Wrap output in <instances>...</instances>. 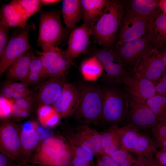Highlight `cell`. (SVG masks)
Returning a JSON list of instances; mask_svg holds the SVG:
<instances>
[{
  "label": "cell",
  "instance_id": "obj_1",
  "mask_svg": "<svg viewBox=\"0 0 166 166\" xmlns=\"http://www.w3.org/2000/svg\"><path fill=\"white\" fill-rule=\"evenodd\" d=\"M124 14L121 1H109L91 29L92 36L100 45L113 50Z\"/></svg>",
  "mask_w": 166,
  "mask_h": 166
},
{
  "label": "cell",
  "instance_id": "obj_2",
  "mask_svg": "<svg viewBox=\"0 0 166 166\" xmlns=\"http://www.w3.org/2000/svg\"><path fill=\"white\" fill-rule=\"evenodd\" d=\"M80 94L78 106L74 113L81 125L89 126L99 123L102 105V91L97 83L82 84L78 88Z\"/></svg>",
  "mask_w": 166,
  "mask_h": 166
},
{
  "label": "cell",
  "instance_id": "obj_3",
  "mask_svg": "<svg viewBox=\"0 0 166 166\" xmlns=\"http://www.w3.org/2000/svg\"><path fill=\"white\" fill-rule=\"evenodd\" d=\"M102 109L100 122L106 128L119 126L122 124L127 112L125 92L124 89L112 88L102 92Z\"/></svg>",
  "mask_w": 166,
  "mask_h": 166
},
{
  "label": "cell",
  "instance_id": "obj_4",
  "mask_svg": "<svg viewBox=\"0 0 166 166\" xmlns=\"http://www.w3.org/2000/svg\"><path fill=\"white\" fill-rule=\"evenodd\" d=\"M155 49L147 33L139 38L115 45L113 50L126 70L132 73L141 60Z\"/></svg>",
  "mask_w": 166,
  "mask_h": 166
},
{
  "label": "cell",
  "instance_id": "obj_5",
  "mask_svg": "<svg viewBox=\"0 0 166 166\" xmlns=\"http://www.w3.org/2000/svg\"><path fill=\"white\" fill-rule=\"evenodd\" d=\"M121 148L138 156L146 158L154 157L157 151V146L152 138L145 132L125 125L119 127Z\"/></svg>",
  "mask_w": 166,
  "mask_h": 166
},
{
  "label": "cell",
  "instance_id": "obj_6",
  "mask_svg": "<svg viewBox=\"0 0 166 166\" xmlns=\"http://www.w3.org/2000/svg\"><path fill=\"white\" fill-rule=\"evenodd\" d=\"M125 93L127 112L122 126L128 125L143 131H150L158 122L156 117L146 102Z\"/></svg>",
  "mask_w": 166,
  "mask_h": 166
},
{
  "label": "cell",
  "instance_id": "obj_7",
  "mask_svg": "<svg viewBox=\"0 0 166 166\" xmlns=\"http://www.w3.org/2000/svg\"><path fill=\"white\" fill-rule=\"evenodd\" d=\"M157 13L151 16L124 13L115 45L139 38L146 34L152 21Z\"/></svg>",
  "mask_w": 166,
  "mask_h": 166
},
{
  "label": "cell",
  "instance_id": "obj_8",
  "mask_svg": "<svg viewBox=\"0 0 166 166\" xmlns=\"http://www.w3.org/2000/svg\"><path fill=\"white\" fill-rule=\"evenodd\" d=\"M61 13L59 10H56L40 13L38 45L46 43L58 47L64 33L60 19Z\"/></svg>",
  "mask_w": 166,
  "mask_h": 166
},
{
  "label": "cell",
  "instance_id": "obj_9",
  "mask_svg": "<svg viewBox=\"0 0 166 166\" xmlns=\"http://www.w3.org/2000/svg\"><path fill=\"white\" fill-rule=\"evenodd\" d=\"M0 151L15 163L25 164L23 158L20 138V128L15 124L7 122L0 128Z\"/></svg>",
  "mask_w": 166,
  "mask_h": 166
},
{
  "label": "cell",
  "instance_id": "obj_10",
  "mask_svg": "<svg viewBox=\"0 0 166 166\" xmlns=\"http://www.w3.org/2000/svg\"><path fill=\"white\" fill-rule=\"evenodd\" d=\"M29 25L12 36L1 56L0 61L1 75L12 64L30 49L29 33Z\"/></svg>",
  "mask_w": 166,
  "mask_h": 166
},
{
  "label": "cell",
  "instance_id": "obj_11",
  "mask_svg": "<svg viewBox=\"0 0 166 166\" xmlns=\"http://www.w3.org/2000/svg\"><path fill=\"white\" fill-rule=\"evenodd\" d=\"M95 55L103 68L102 81L124 83L127 77L131 73L126 70L113 50L103 47Z\"/></svg>",
  "mask_w": 166,
  "mask_h": 166
},
{
  "label": "cell",
  "instance_id": "obj_12",
  "mask_svg": "<svg viewBox=\"0 0 166 166\" xmlns=\"http://www.w3.org/2000/svg\"><path fill=\"white\" fill-rule=\"evenodd\" d=\"M64 133L67 140L88 148L94 155L99 156L105 154L102 147L101 132L89 126L76 125L74 128H69L65 130Z\"/></svg>",
  "mask_w": 166,
  "mask_h": 166
},
{
  "label": "cell",
  "instance_id": "obj_13",
  "mask_svg": "<svg viewBox=\"0 0 166 166\" xmlns=\"http://www.w3.org/2000/svg\"><path fill=\"white\" fill-rule=\"evenodd\" d=\"M69 148L68 143L62 137H49L37 148L29 162L40 166H50L57 155Z\"/></svg>",
  "mask_w": 166,
  "mask_h": 166
},
{
  "label": "cell",
  "instance_id": "obj_14",
  "mask_svg": "<svg viewBox=\"0 0 166 166\" xmlns=\"http://www.w3.org/2000/svg\"><path fill=\"white\" fill-rule=\"evenodd\" d=\"M166 69L157 50L155 49L141 60L134 72L155 85Z\"/></svg>",
  "mask_w": 166,
  "mask_h": 166
},
{
  "label": "cell",
  "instance_id": "obj_15",
  "mask_svg": "<svg viewBox=\"0 0 166 166\" xmlns=\"http://www.w3.org/2000/svg\"><path fill=\"white\" fill-rule=\"evenodd\" d=\"M79 101L78 88L73 84L66 83L53 107L60 117L65 118L74 113Z\"/></svg>",
  "mask_w": 166,
  "mask_h": 166
},
{
  "label": "cell",
  "instance_id": "obj_16",
  "mask_svg": "<svg viewBox=\"0 0 166 166\" xmlns=\"http://www.w3.org/2000/svg\"><path fill=\"white\" fill-rule=\"evenodd\" d=\"M124 84L126 93L142 101L146 102L156 94L155 85L134 72L128 75Z\"/></svg>",
  "mask_w": 166,
  "mask_h": 166
},
{
  "label": "cell",
  "instance_id": "obj_17",
  "mask_svg": "<svg viewBox=\"0 0 166 166\" xmlns=\"http://www.w3.org/2000/svg\"><path fill=\"white\" fill-rule=\"evenodd\" d=\"M92 35L91 30L83 24L73 29L71 33L65 51L73 61L80 54L85 53Z\"/></svg>",
  "mask_w": 166,
  "mask_h": 166
},
{
  "label": "cell",
  "instance_id": "obj_18",
  "mask_svg": "<svg viewBox=\"0 0 166 166\" xmlns=\"http://www.w3.org/2000/svg\"><path fill=\"white\" fill-rule=\"evenodd\" d=\"M36 124L26 123L20 128V138L23 158L25 163L29 161L38 146L40 136Z\"/></svg>",
  "mask_w": 166,
  "mask_h": 166
},
{
  "label": "cell",
  "instance_id": "obj_19",
  "mask_svg": "<svg viewBox=\"0 0 166 166\" xmlns=\"http://www.w3.org/2000/svg\"><path fill=\"white\" fill-rule=\"evenodd\" d=\"M66 83L64 76L51 77L41 86L38 100L41 106L53 104L60 95Z\"/></svg>",
  "mask_w": 166,
  "mask_h": 166
},
{
  "label": "cell",
  "instance_id": "obj_20",
  "mask_svg": "<svg viewBox=\"0 0 166 166\" xmlns=\"http://www.w3.org/2000/svg\"><path fill=\"white\" fill-rule=\"evenodd\" d=\"M147 34L155 49L157 50L166 45V15L161 10L154 15Z\"/></svg>",
  "mask_w": 166,
  "mask_h": 166
},
{
  "label": "cell",
  "instance_id": "obj_21",
  "mask_svg": "<svg viewBox=\"0 0 166 166\" xmlns=\"http://www.w3.org/2000/svg\"><path fill=\"white\" fill-rule=\"evenodd\" d=\"M159 0H125L121 1L124 13L151 16L160 10Z\"/></svg>",
  "mask_w": 166,
  "mask_h": 166
},
{
  "label": "cell",
  "instance_id": "obj_22",
  "mask_svg": "<svg viewBox=\"0 0 166 166\" xmlns=\"http://www.w3.org/2000/svg\"><path fill=\"white\" fill-rule=\"evenodd\" d=\"M109 1L81 0L83 13V24L91 30L95 23L102 14Z\"/></svg>",
  "mask_w": 166,
  "mask_h": 166
},
{
  "label": "cell",
  "instance_id": "obj_23",
  "mask_svg": "<svg viewBox=\"0 0 166 166\" xmlns=\"http://www.w3.org/2000/svg\"><path fill=\"white\" fill-rule=\"evenodd\" d=\"M61 12L65 25L68 28L73 30L83 17L81 0H63Z\"/></svg>",
  "mask_w": 166,
  "mask_h": 166
},
{
  "label": "cell",
  "instance_id": "obj_24",
  "mask_svg": "<svg viewBox=\"0 0 166 166\" xmlns=\"http://www.w3.org/2000/svg\"><path fill=\"white\" fill-rule=\"evenodd\" d=\"M27 21L11 2L2 6L0 12V24L8 28L18 27L23 29L26 26Z\"/></svg>",
  "mask_w": 166,
  "mask_h": 166
},
{
  "label": "cell",
  "instance_id": "obj_25",
  "mask_svg": "<svg viewBox=\"0 0 166 166\" xmlns=\"http://www.w3.org/2000/svg\"><path fill=\"white\" fill-rule=\"evenodd\" d=\"M34 56V52L30 50L25 53L10 66L9 77L13 79L23 81L29 71L30 64Z\"/></svg>",
  "mask_w": 166,
  "mask_h": 166
},
{
  "label": "cell",
  "instance_id": "obj_26",
  "mask_svg": "<svg viewBox=\"0 0 166 166\" xmlns=\"http://www.w3.org/2000/svg\"><path fill=\"white\" fill-rule=\"evenodd\" d=\"M119 127L118 126H114L106 128L101 132L103 152L110 156L121 148V137Z\"/></svg>",
  "mask_w": 166,
  "mask_h": 166
},
{
  "label": "cell",
  "instance_id": "obj_27",
  "mask_svg": "<svg viewBox=\"0 0 166 166\" xmlns=\"http://www.w3.org/2000/svg\"><path fill=\"white\" fill-rule=\"evenodd\" d=\"M80 70L83 78L91 81L97 80L102 74L103 68L95 55L83 61L81 65Z\"/></svg>",
  "mask_w": 166,
  "mask_h": 166
},
{
  "label": "cell",
  "instance_id": "obj_28",
  "mask_svg": "<svg viewBox=\"0 0 166 166\" xmlns=\"http://www.w3.org/2000/svg\"><path fill=\"white\" fill-rule=\"evenodd\" d=\"M73 61L65 50H62L47 69L46 73L51 77L64 76L72 64Z\"/></svg>",
  "mask_w": 166,
  "mask_h": 166
},
{
  "label": "cell",
  "instance_id": "obj_29",
  "mask_svg": "<svg viewBox=\"0 0 166 166\" xmlns=\"http://www.w3.org/2000/svg\"><path fill=\"white\" fill-rule=\"evenodd\" d=\"M11 2L27 20L43 6L40 0H14Z\"/></svg>",
  "mask_w": 166,
  "mask_h": 166
},
{
  "label": "cell",
  "instance_id": "obj_30",
  "mask_svg": "<svg viewBox=\"0 0 166 166\" xmlns=\"http://www.w3.org/2000/svg\"><path fill=\"white\" fill-rule=\"evenodd\" d=\"M146 103L158 121L166 118V96L158 93L148 99Z\"/></svg>",
  "mask_w": 166,
  "mask_h": 166
},
{
  "label": "cell",
  "instance_id": "obj_31",
  "mask_svg": "<svg viewBox=\"0 0 166 166\" xmlns=\"http://www.w3.org/2000/svg\"><path fill=\"white\" fill-rule=\"evenodd\" d=\"M42 52L36 51L41 56L43 67L46 73V70L53 61L58 56L62 50L48 43H44L39 45Z\"/></svg>",
  "mask_w": 166,
  "mask_h": 166
},
{
  "label": "cell",
  "instance_id": "obj_32",
  "mask_svg": "<svg viewBox=\"0 0 166 166\" xmlns=\"http://www.w3.org/2000/svg\"><path fill=\"white\" fill-rule=\"evenodd\" d=\"M38 116L41 124L47 127L55 125L58 122L60 117L53 107L49 105L41 106L38 110Z\"/></svg>",
  "mask_w": 166,
  "mask_h": 166
},
{
  "label": "cell",
  "instance_id": "obj_33",
  "mask_svg": "<svg viewBox=\"0 0 166 166\" xmlns=\"http://www.w3.org/2000/svg\"><path fill=\"white\" fill-rule=\"evenodd\" d=\"M68 141L73 156L89 163L92 162L94 155L89 148L72 141Z\"/></svg>",
  "mask_w": 166,
  "mask_h": 166
},
{
  "label": "cell",
  "instance_id": "obj_34",
  "mask_svg": "<svg viewBox=\"0 0 166 166\" xmlns=\"http://www.w3.org/2000/svg\"><path fill=\"white\" fill-rule=\"evenodd\" d=\"M150 131L157 147L159 144L166 139V118L158 121Z\"/></svg>",
  "mask_w": 166,
  "mask_h": 166
},
{
  "label": "cell",
  "instance_id": "obj_35",
  "mask_svg": "<svg viewBox=\"0 0 166 166\" xmlns=\"http://www.w3.org/2000/svg\"><path fill=\"white\" fill-rule=\"evenodd\" d=\"M73 155L70 147L54 159L50 166H73Z\"/></svg>",
  "mask_w": 166,
  "mask_h": 166
},
{
  "label": "cell",
  "instance_id": "obj_36",
  "mask_svg": "<svg viewBox=\"0 0 166 166\" xmlns=\"http://www.w3.org/2000/svg\"><path fill=\"white\" fill-rule=\"evenodd\" d=\"M12 103L11 114L16 121H19L27 118L31 112L24 109L15 103L13 99L10 100Z\"/></svg>",
  "mask_w": 166,
  "mask_h": 166
},
{
  "label": "cell",
  "instance_id": "obj_37",
  "mask_svg": "<svg viewBox=\"0 0 166 166\" xmlns=\"http://www.w3.org/2000/svg\"><path fill=\"white\" fill-rule=\"evenodd\" d=\"M29 71L38 73L44 77L48 76L43 67L40 56H34L30 64Z\"/></svg>",
  "mask_w": 166,
  "mask_h": 166
},
{
  "label": "cell",
  "instance_id": "obj_38",
  "mask_svg": "<svg viewBox=\"0 0 166 166\" xmlns=\"http://www.w3.org/2000/svg\"><path fill=\"white\" fill-rule=\"evenodd\" d=\"M127 150L120 148L113 153L110 157L118 164L125 160L134 159Z\"/></svg>",
  "mask_w": 166,
  "mask_h": 166
},
{
  "label": "cell",
  "instance_id": "obj_39",
  "mask_svg": "<svg viewBox=\"0 0 166 166\" xmlns=\"http://www.w3.org/2000/svg\"><path fill=\"white\" fill-rule=\"evenodd\" d=\"M0 117L6 118L11 114L12 103L5 97H1L0 100Z\"/></svg>",
  "mask_w": 166,
  "mask_h": 166
},
{
  "label": "cell",
  "instance_id": "obj_40",
  "mask_svg": "<svg viewBox=\"0 0 166 166\" xmlns=\"http://www.w3.org/2000/svg\"><path fill=\"white\" fill-rule=\"evenodd\" d=\"M8 27L0 24V57L2 54L8 42Z\"/></svg>",
  "mask_w": 166,
  "mask_h": 166
},
{
  "label": "cell",
  "instance_id": "obj_41",
  "mask_svg": "<svg viewBox=\"0 0 166 166\" xmlns=\"http://www.w3.org/2000/svg\"><path fill=\"white\" fill-rule=\"evenodd\" d=\"M14 102L22 108L31 112L33 110V98L30 96L19 99H13Z\"/></svg>",
  "mask_w": 166,
  "mask_h": 166
},
{
  "label": "cell",
  "instance_id": "obj_42",
  "mask_svg": "<svg viewBox=\"0 0 166 166\" xmlns=\"http://www.w3.org/2000/svg\"><path fill=\"white\" fill-rule=\"evenodd\" d=\"M96 166H119L110 156L105 154L99 156Z\"/></svg>",
  "mask_w": 166,
  "mask_h": 166
},
{
  "label": "cell",
  "instance_id": "obj_43",
  "mask_svg": "<svg viewBox=\"0 0 166 166\" xmlns=\"http://www.w3.org/2000/svg\"><path fill=\"white\" fill-rule=\"evenodd\" d=\"M156 92L166 96V69L159 81L155 85Z\"/></svg>",
  "mask_w": 166,
  "mask_h": 166
},
{
  "label": "cell",
  "instance_id": "obj_44",
  "mask_svg": "<svg viewBox=\"0 0 166 166\" xmlns=\"http://www.w3.org/2000/svg\"><path fill=\"white\" fill-rule=\"evenodd\" d=\"M7 84L15 92L30 95V93L28 87L23 83L11 82Z\"/></svg>",
  "mask_w": 166,
  "mask_h": 166
},
{
  "label": "cell",
  "instance_id": "obj_45",
  "mask_svg": "<svg viewBox=\"0 0 166 166\" xmlns=\"http://www.w3.org/2000/svg\"><path fill=\"white\" fill-rule=\"evenodd\" d=\"M44 77L40 74L29 71L25 80L22 83L28 87L30 85L36 83Z\"/></svg>",
  "mask_w": 166,
  "mask_h": 166
},
{
  "label": "cell",
  "instance_id": "obj_46",
  "mask_svg": "<svg viewBox=\"0 0 166 166\" xmlns=\"http://www.w3.org/2000/svg\"><path fill=\"white\" fill-rule=\"evenodd\" d=\"M144 166H163L154 156L146 158L140 156Z\"/></svg>",
  "mask_w": 166,
  "mask_h": 166
},
{
  "label": "cell",
  "instance_id": "obj_47",
  "mask_svg": "<svg viewBox=\"0 0 166 166\" xmlns=\"http://www.w3.org/2000/svg\"><path fill=\"white\" fill-rule=\"evenodd\" d=\"M154 157L163 166H166V150H157Z\"/></svg>",
  "mask_w": 166,
  "mask_h": 166
},
{
  "label": "cell",
  "instance_id": "obj_48",
  "mask_svg": "<svg viewBox=\"0 0 166 166\" xmlns=\"http://www.w3.org/2000/svg\"><path fill=\"white\" fill-rule=\"evenodd\" d=\"M13 161L7 156L0 152V166H12Z\"/></svg>",
  "mask_w": 166,
  "mask_h": 166
},
{
  "label": "cell",
  "instance_id": "obj_49",
  "mask_svg": "<svg viewBox=\"0 0 166 166\" xmlns=\"http://www.w3.org/2000/svg\"><path fill=\"white\" fill-rule=\"evenodd\" d=\"M2 93L5 97L12 98L15 91L7 84L2 89Z\"/></svg>",
  "mask_w": 166,
  "mask_h": 166
},
{
  "label": "cell",
  "instance_id": "obj_50",
  "mask_svg": "<svg viewBox=\"0 0 166 166\" xmlns=\"http://www.w3.org/2000/svg\"><path fill=\"white\" fill-rule=\"evenodd\" d=\"M90 163L78 157L73 156V166H95Z\"/></svg>",
  "mask_w": 166,
  "mask_h": 166
},
{
  "label": "cell",
  "instance_id": "obj_51",
  "mask_svg": "<svg viewBox=\"0 0 166 166\" xmlns=\"http://www.w3.org/2000/svg\"><path fill=\"white\" fill-rule=\"evenodd\" d=\"M157 50L160 59L166 68V45Z\"/></svg>",
  "mask_w": 166,
  "mask_h": 166
},
{
  "label": "cell",
  "instance_id": "obj_52",
  "mask_svg": "<svg viewBox=\"0 0 166 166\" xmlns=\"http://www.w3.org/2000/svg\"><path fill=\"white\" fill-rule=\"evenodd\" d=\"M29 96L15 91L12 98L13 99H17L26 97Z\"/></svg>",
  "mask_w": 166,
  "mask_h": 166
},
{
  "label": "cell",
  "instance_id": "obj_53",
  "mask_svg": "<svg viewBox=\"0 0 166 166\" xmlns=\"http://www.w3.org/2000/svg\"><path fill=\"white\" fill-rule=\"evenodd\" d=\"M159 8L162 12L166 15V0H160Z\"/></svg>",
  "mask_w": 166,
  "mask_h": 166
},
{
  "label": "cell",
  "instance_id": "obj_54",
  "mask_svg": "<svg viewBox=\"0 0 166 166\" xmlns=\"http://www.w3.org/2000/svg\"><path fill=\"white\" fill-rule=\"evenodd\" d=\"M40 1L43 5L53 4L57 3L60 1L57 0H41Z\"/></svg>",
  "mask_w": 166,
  "mask_h": 166
},
{
  "label": "cell",
  "instance_id": "obj_55",
  "mask_svg": "<svg viewBox=\"0 0 166 166\" xmlns=\"http://www.w3.org/2000/svg\"><path fill=\"white\" fill-rule=\"evenodd\" d=\"M132 166H144L140 156H138L136 162Z\"/></svg>",
  "mask_w": 166,
  "mask_h": 166
},
{
  "label": "cell",
  "instance_id": "obj_56",
  "mask_svg": "<svg viewBox=\"0 0 166 166\" xmlns=\"http://www.w3.org/2000/svg\"><path fill=\"white\" fill-rule=\"evenodd\" d=\"M157 147L160 148L161 150H166V139L159 144Z\"/></svg>",
  "mask_w": 166,
  "mask_h": 166
},
{
  "label": "cell",
  "instance_id": "obj_57",
  "mask_svg": "<svg viewBox=\"0 0 166 166\" xmlns=\"http://www.w3.org/2000/svg\"><path fill=\"white\" fill-rule=\"evenodd\" d=\"M12 166H33L29 164L28 163H25V164H16L15 163H14L12 165Z\"/></svg>",
  "mask_w": 166,
  "mask_h": 166
}]
</instances>
